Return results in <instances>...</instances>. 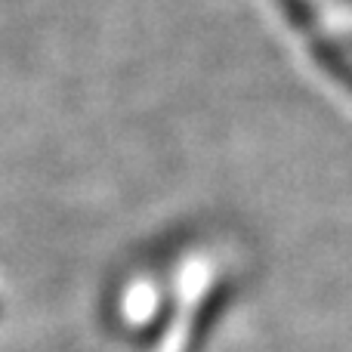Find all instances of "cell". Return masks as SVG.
<instances>
[{"label":"cell","instance_id":"6da1fadb","mask_svg":"<svg viewBox=\"0 0 352 352\" xmlns=\"http://www.w3.org/2000/svg\"><path fill=\"white\" fill-rule=\"evenodd\" d=\"M316 56H318V62H322V65L328 68V72L334 74L337 80H343V84H346L349 90H352V65H349L346 59H343L340 53H337V50H331V47H318V53H316Z\"/></svg>","mask_w":352,"mask_h":352},{"label":"cell","instance_id":"7a4b0ae2","mask_svg":"<svg viewBox=\"0 0 352 352\" xmlns=\"http://www.w3.org/2000/svg\"><path fill=\"white\" fill-rule=\"evenodd\" d=\"M278 3H281V10L287 12V19H291L294 25H309L312 10H309L306 0H278Z\"/></svg>","mask_w":352,"mask_h":352}]
</instances>
